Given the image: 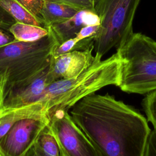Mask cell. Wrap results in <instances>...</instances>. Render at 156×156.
<instances>
[{
    "instance_id": "1",
    "label": "cell",
    "mask_w": 156,
    "mask_h": 156,
    "mask_svg": "<svg viewBox=\"0 0 156 156\" xmlns=\"http://www.w3.org/2000/svg\"><path fill=\"white\" fill-rule=\"evenodd\" d=\"M69 113L101 156H144L151 132L138 111L108 93L84 97Z\"/></svg>"
},
{
    "instance_id": "2",
    "label": "cell",
    "mask_w": 156,
    "mask_h": 156,
    "mask_svg": "<svg viewBox=\"0 0 156 156\" xmlns=\"http://www.w3.org/2000/svg\"><path fill=\"white\" fill-rule=\"evenodd\" d=\"M121 65L116 52L105 60L94 55V60L88 69L76 77L60 79L51 83L38 101L43 102L48 118L58 110L69 111L87 95L108 85L118 87Z\"/></svg>"
},
{
    "instance_id": "3",
    "label": "cell",
    "mask_w": 156,
    "mask_h": 156,
    "mask_svg": "<svg viewBox=\"0 0 156 156\" xmlns=\"http://www.w3.org/2000/svg\"><path fill=\"white\" fill-rule=\"evenodd\" d=\"M49 34L40 40L24 42L15 40L0 48V73H5L4 93L27 85L46 69L52 52L58 45L49 27Z\"/></svg>"
},
{
    "instance_id": "4",
    "label": "cell",
    "mask_w": 156,
    "mask_h": 156,
    "mask_svg": "<svg viewBox=\"0 0 156 156\" xmlns=\"http://www.w3.org/2000/svg\"><path fill=\"white\" fill-rule=\"evenodd\" d=\"M121 62L118 87L128 93L156 91V41L133 32L116 49Z\"/></svg>"
},
{
    "instance_id": "5",
    "label": "cell",
    "mask_w": 156,
    "mask_h": 156,
    "mask_svg": "<svg viewBox=\"0 0 156 156\" xmlns=\"http://www.w3.org/2000/svg\"><path fill=\"white\" fill-rule=\"evenodd\" d=\"M141 0H98L95 12L100 18L95 38V55L102 57L113 48H119L133 32V22Z\"/></svg>"
},
{
    "instance_id": "6",
    "label": "cell",
    "mask_w": 156,
    "mask_h": 156,
    "mask_svg": "<svg viewBox=\"0 0 156 156\" xmlns=\"http://www.w3.org/2000/svg\"><path fill=\"white\" fill-rule=\"evenodd\" d=\"M49 119L48 127L57 141L61 156H101L68 110H57Z\"/></svg>"
},
{
    "instance_id": "7",
    "label": "cell",
    "mask_w": 156,
    "mask_h": 156,
    "mask_svg": "<svg viewBox=\"0 0 156 156\" xmlns=\"http://www.w3.org/2000/svg\"><path fill=\"white\" fill-rule=\"evenodd\" d=\"M49 119L27 118L17 121L0 140L2 156H26L48 126Z\"/></svg>"
},
{
    "instance_id": "8",
    "label": "cell",
    "mask_w": 156,
    "mask_h": 156,
    "mask_svg": "<svg viewBox=\"0 0 156 156\" xmlns=\"http://www.w3.org/2000/svg\"><path fill=\"white\" fill-rule=\"evenodd\" d=\"M94 47L84 51H74L58 56H51L48 73L55 81L77 77L94 60Z\"/></svg>"
},
{
    "instance_id": "9",
    "label": "cell",
    "mask_w": 156,
    "mask_h": 156,
    "mask_svg": "<svg viewBox=\"0 0 156 156\" xmlns=\"http://www.w3.org/2000/svg\"><path fill=\"white\" fill-rule=\"evenodd\" d=\"M54 82L55 80L49 74L48 68L27 85L5 92L3 107L0 112L38 101L46 88Z\"/></svg>"
},
{
    "instance_id": "10",
    "label": "cell",
    "mask_w": 156,
    "mask_h": 156,
    "mask_svg": "<svg viewBox=\"0 0 156 156\" xmlns=\"http://www.w3.org/2000/svg\"><path fill=\"white\" fill-rule=\"evenodd\" d=\"M98 15L93 11L80 10L65 21L49 26L53 32L58 44L75 37L79 30L87 26L100 25Z\"/></svg>"
},
{
    "instance_id": "11",
    "label": "cell",
    "mask_w": 156,
    "mask_h": 156,
    "mask_svg": "<svg viewBox=\"0 0 156 156\" xmlns=\"http://www.w3.org/2000/svg\"><path fill=\"white\" fill-rule=\"evenodd\" d=\"M48 118L41 101L0 112V140L17 121L27 118Z\"/></svg>"
},
{
    "instance_id": "12",
    "label": "cell",
    "mask_w": 156,
    "mask_h": 156,
    "mask_svg": "<svg viewBox=\"0 0 156 156\" xmlns=\"http://www.w3.org/2000/svg\"><path fill=\"white\" fill-rule=\"evenodd\" d=\"M79 10L77 8L50 1H46L40 13L44 27H48L55 24L60 23L69 19Z\"/></svg>"
},
{
    "instance_id": "13",
    "label": "cell",
    "mask_w": 156,
    "mask_h": 156,
    "mask_svg": "<svg viewBox=\"0 0 156 156\" xmlns=\"http://www.w3.org/2000/svg\"><path fill=\"white\" fill-rule=\"evenodd\" d=\"M0 7L10 15L15 22L44 27L41 17L33 13L17 0H0Z\"/></svg>"
},
{
    "instance_id": "14",
    "label": "cell",
    "mask_w": 156,
    "mask_h": 156,
    "mask_svg": "<svg viewBox=\"0 0 156 156\" xmlns=\"http://www.w3.org/2000/svg\"><path fill=\"white\" fill-rule=\"evenodd\" d=\"M9 32L17 41L34 42L47 36L49 30L48 27L15 22L10 27Z\"/></svg>"
},
{
    "instance_id": "15",
    "label": "cell",
    "mask_w": 156,
    "mask_h": 156,
    "mask_svg": "<svg viewBox=\"0 0 156 156\" xmlns=\"http://www.w3.org/2000/svg\"><path fill=\"white\" fill-rule=\"evenodd\" d=\"M34 146L43 156H61L57 141L48 126L38 137Z\"/></svg>"
},
{
    "instance_id": "16",
    "label": "cell",
    "mask_w": 156,
    "mask_h": 156,
    "mask_svg": "<svg viewBox=\"0 0 156 156\" xmlns=\"http://www.w3.org/2000/svg\"><path fill=\"white\" fill-rule=\"evenodd\" d=\"M94 38H88L79 41L75 37L57 45L51 56L55 57L74 51H84L94 47Z\"/></svg>"
},
{
    "instance_id": "17",
    "label": "cell",
    "mask_w": 156,
    "mask_h": 156,
    "mask_svg": "<svg viewBox=\"0 0 156 156\" xmlns=\"http://www.w3.org/2000/svg\"><path fill=\"white\" fill-rule=\"evenodd\" d=\"M147 119L156 130V91L146 94L141 102Z\"/></svg>"
},
{
    "instance_id": "18",
    "label": "cell",
    "mask_w": 156,
    "mask_h": 156,
    "mask_svg": "<svg viewBox=\"0 0 156 156\" xmlns=\"http://www.w3.org/2000/svg\"><path fill=\"white\" fill-rule=\"evenodd\" d=\"M67 4L79 10H88L95 12V5L98 0H47Z\"/></svg>"
},
{
    "instance_id": "19",
    "label": "cell",
    "mask_w": 156,
    "mask_h": 156,
    "mask_svg": "<svg viewBox=\"0 0 156 156\" xmlns=\"http://www.w3.org/2000/svg\"><path fill=\"white\" fill-rule=\"evenodd\" d=\"M100 25L96 26H87L82 27L79 32L76 35V38L77 40L88 38H95L99 32Z\"/></svg>"
},
{
    "instance_id": "20",
    "label": "cell",
    "mask_w": 156,
    "mask_h": 156,
    "mask_svg": "<svg viewBox=\"0 0 156 156\" xmlns=\"http://www.w3.org/2000/svg\"><path fill=\"white\" fill-rule=\"evenodd\" d=\"M30 12L39 16L41 8L47 0H17Z\"/></svg>"
},
{
    "instance_id": "21",
    "label": "cell",
    "mask_w": 156,
    "mask_h": 156,
    "mask_svg": "<svg viewBox=\"0 0 156 156\" xmlns=\"http://www.w3.org/2000/svg\"><path fill=\"white\" fill-rule=\"evenodd\" d=\"M15 23V20L0 7V27L9 31L10 27Z\"/></svg>"
},
{
    "instance_id": "22",
    "label": "cell",
    "mask_w": 156,
    "mask_h": 156,
    "mask_svg": "<svg viewBox=\"0 0 156 156\" xmlns=\"http://www.w3.org/2000/svg\"><path fill=\"white\" fill-rule=\"evenodd\" d=\"M144 156H156V130H151Z\"/></svg>"
},
{
    "instance_id": "23",
    "label": "cell",
    "mask_w": 156,
    "mask_h": 156,
    "mask_svg": "<svg viewBox=\"0 0 156 156\" xmlns=\"http://www.w3.org/2000/svg\"><path fill=\"white\" fill-rule=\"evenodd\" d=\"M15 40L12 35L9 34L6 30L0 27V48L5 46Z\"/></svg>"
},
{
    "instance_id": "24",
    "label": "cell",
    "mask_w": 156,
    "mask_h": 156,
    "mask_svg": "<svg viewBox=\"0 0 156 156\" xmlns=\"http://www.w3.org/2000/svg\"><path fill=\"white\" fill-rule=\"evenodd\" d=\"M7 82L5 73H0V112L2 108L4 99V89Z\"/></svg>"
},
{
    "instance_id": "25",
    "label": "cell",
    "mask_w": 156,
    "mask_h": 156,
    "mask_svg": "<svg viewBox=\"0 0 156 156\" xmlns=\"http://www.w3.org/2000/svg\"><path fill=\"white\" fill-rule=\"evenodd\" d=\"M26 156H43L38 151L37 149V148L34 146L27 153Z\"/></svg>"
},
{
    "instance_id": "26",
    "label": "cell",
    "mask_w": 156,
    "mask_h": 156,
    "mask_svg": "<svg viewBox=\"0 0 156 156\" xmlns=\"http://www.w3.org/2000/svg\"><path fill=\"white\" fill-rule=\"evenodd\" d=\"M0 156H2V155H0Z\"/></svg>"
}]
</instances>
